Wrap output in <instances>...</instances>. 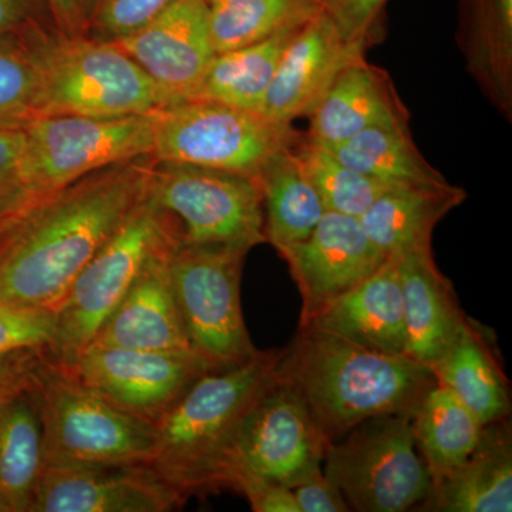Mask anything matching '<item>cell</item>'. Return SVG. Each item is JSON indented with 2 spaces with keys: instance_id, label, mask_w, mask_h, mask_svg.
<instances>
[{
  "instance_id": "cell-7",
  "label": "cell",
  "mask_w": 512,
  "mask_h": 512,
  "mask_svg": "<svg viewBox=\"0 0 512 512\" xmlns=\"http://www.w3.org/2000/svg\"><path fill=\"white\" fill-rule=\"evenodd\" d=\"M23 126L26 154L22 192L13 208L55 194L110 165L151 156L156 113L121 117L40 116Z\"/></svg>"
},
{
  "instance_id": "cell-31",
  "label": "cell",
  "mask_w": 512,
  "mask_h": 512,
  "mask_svg": "<svg viewBox=\"0 0 512 512\" xmlns=\"http://www.w3.org/2000/svg\"><path fill=\"white\" fill-rule=\"evenodd\" d=\"M323 0H222L210 6V32L215 53L262 42L311 22Z\"/></svg>"
},
{
  "instance_id": "cell-24",
  "label": "cell",
  "mask_w": 512,
  "mask_h": 512,
  "mask_svg": "<svg viewBox=\"0 0 512 512\" xmlns=\"http://www.w3.org/2000/svg\"><path fill=\"white\" fill-rule=\"evenodd\" d=\"M457 42L474 82L511 120L512 0H458Z\"/></svg>"
},
{
  "instance_id": "cell-32",
  "label": "cell",
  "mask_w": 512,
  "mask_h": 512,
  "mask_svg": "<svg viewBox=\"0 0 512 512\" xmlns=\"http://www.w3.org/2000/svg\"><path fill=\"white\" fill-rule=\"evenodd\" d=\"M293 151L326 211L359 218L380 194L392 188L343 164L305 134Z\"/></svg>"
},
{
  "instance_id": "cell-42",
  "label": "cell",
  "mask_w": 512,
  "mask_h": 512,
  "mask_svg": "<svg viewBox=\"0 0 512 512\" xmlns=\"http://www.w3.org/2000/svg\"><path fill=\"white\" fill-rule=\"evenodd\" d=\"M37 26H50L39 0H0V37L22 35Z\"/></svg>"
},
{
  "instance_id": "cell-35",
  "label": "cell",
  "mask_w": 512,
  "mask_h": 512,
  "mask_svg": "<svg viewBox=\"0 0 512 512\" xmlns=\"http://www.w3.org/2000/svg\"><path fill=\"white\" fill-rule=\"evenodd\" d=\"M53 333L55 312L0 302V355L25 346L49 349Z\"/></svg>"
},
{
  "instance_id": "cell-22",
  "label": "cell",
  "mask_w": 512,
  "mask_h": 512,
  "mask_svg": "<svg viewBox=\"0 0 512 512\" xmlns=\"http://www.w3.org/2000/svg\"><path fill=\"white\" fill-rule=\"evenodd\" d=\"M424 512H511L512 433L508 419L481 427L471 456L456 470L434 481Z\"/></svg>"
},
{
  "instance_id": "cell-1",
  "label": "cell",
  "mask_w": 512,
  "mask_h": 512,
  "mask_svg": "<svg viewBox=\"0 0 512 512\" xmlns=\"http://www.w3.org/2000/svg\"><path fill=\"white\" fill-rule=\"evenodd\" d=\"M151 156L110 165L0 214V302L55 312L76 276L147 194Z\"/></svg>"
},
{
  "instance_id": "cell-40",
  "label": "cell",
  "mask_w": 512,
  "mask_h": 512,
  "mask_svg": "<svg viewBox=\"0 0 512 512\" xmlns=\"http://www.w3.org/2000/svg\"><path fill=\"white\" fill-rule=\"evenodd\" d=\"M299 512H348L342 491L326 477L322 468L291 488Z\"/></svg>"
},
{
  "instance_id": "cell-21",
  "label": "cell",
  "mask_w": 512,
  "mask_h": 512,
  "mask_svg": "<svg viewBox=\"0 0 512 512\" xmlns=\"http://www.w3.org/2000/svg\"><path fill=\"white\" fill-rule=\"evenodd\" d=\"M402 284L406 356L433 369L456 342L464 315L450 279L430 249L397 259Z\"/></svg>"
},
{
  "instance_id": "cell-6",
  "label": "cell",
  "mask_w": 512,
  "mask_h": 512,
  "mask_svg": "<svg viewBox=\"0 0 512 512\" xmlns=\"http://www.w3.org/2000/svg\"><path fill=\"white\" fill-rule=\"evenodd\" d=\"M35 394L45 466H150L153 461L156 427L107 402L50 356Z\"/></svg>"
},
{
  "instance_id": "cell-37",
  "label": "cell",
  "mask_w": 512,
  "mask_h": 512,
  "mask_svg": "<svg viewBox=\"0 0 512 512\" xmlns=\"http://www.w3.org/2000/svg\"><path fill=\"white\" fill-rule=\"evenodd\" d=\"M47 348L25 346L0 355V410L23 394L35 392L49 359Z\"/></svg>"
},
{
  "instance_id": "cell-20",
  "label": "cell",
  "mask_w": 512,
  "mask_h": 512,
  "mask_svg": "<svg viewBox=\"0 0 512 512\" xmlns=\"http://www.w3.org/2000/svg\"><path fill=\"white\" fill-rule=\"evenodd\" d=\"M299 325L328 330L370 350L406 356L403 293L397 259L336 296Z\"/></svg>"
},
{
  "instance_id": "cell-13",
  "label": "cell",
  "mask_w": 512,
  "mask_h": 512,
  "mask_svg": "<svg viewBox=\"0 0 512 512\" xmlns=\"http://www.w3.org/2000/svg\"><path fill=\"white\" fill-rule=\"evenodd\" d=\"M328 446L301 397L276 375L242 423L234 460L293 488L322 468Z\"/></svg>"
},
{
  "instance_id": "cell-12",
  "label": "cell",
  "mask_w": 512,
  "mask_h": 512,
  "mask_svg": "<svg viewBox=\"0 0 512 512\" xmlns=\"http://www.w3.org/2000/svg\"><path fill=\"white\" fill-rule=\"evenodd\" d=\"M62 366L107 402L153 426L198 377L211 372L194 352L96 345Z\"/></svg>"
},
{
  "instance_id": "cell-17",
  "label": "cell",
  "mask_w": 512,
  "mask_h": 512,
  "mask_svg": "<svg viewBox=\"0 0 512 512\" xmlns=\"http://www.w3.org/2000/svg\"><path fill=\"white\" fill-rule=\"evenodd\" d=\"M360 56L365 49L345 40L322 10L286 47L259 113L282 124L311 116L339 73Z\"/></svg>"
},
{
  "instance_id": "cell-14",
  "label": "cell",
  "mask_w": 512,
  "mask_h": 512,
  "mask_svg": "<svg viewBox=\"0 0 512 512\" xmlns=\"http://www.w3.org/2000/svg\"><path fill=\"white\" fill-rule=\"evenodd\" d=\"M301 293V322L355 288L386 261L359 218L326 211L305 241L279 249Z\"/></svg>"
},
{
  "instance_id": "cell-4",
  "label": "cell",
  "mask_w": 512,
  "mask_h": 512,
  "mask_svg": "<svg viewBox=\"0 0 512 512\" xmlns=\"http://www.w3.org/2000/svg\"><path fill=\"white\" fill-rule=\"evenodd\" d=\"M32 42L42 80L37 117L136 116L180 103L116 43L50 26L37 28Z\"/></svg>"
},
{
  "instance_id": "cell-2",
  "label": "cell",
  "mask_w": 512,
  "mask_h": 512,
  "mask_svg": "<svg viewBox=\"0 0 512 512\" xmlns=\"http://www.w3.org/2000/svg\"><path fill=\"white\" fill-rule=\"evenodd\" d=\"M276 375L301 397L328 444L373 417L412 414L437 383L430 367L407 356L363 348L312 325H299Z\"/></svg>"
},
{
  "instance_id": "cell-25",
  "label": "cell",
  "mask_w": 512,
  "mask_h": 512,
  "mask_svg": "<svg viewBox=\"0 0 512 512\" xmlns=\"http://www.w3.org/2000/svg\"><path fill=\"white\" fill-rule=\"evenodd\" d=\"M431 370L437 383L447 387L481 426L510 417V383L494 340L480 323L467 318L456 342Z\"/></svg>"
},
{
  "instance_id": "cell-5",
  "label": "cell",
  "mask_w": 512,
  "mask_h": 512,
  "mask_svg": "<svg viewBox=\"0 0 512 512\" xmlns=\"http://www.w3.org/2000/svg\"><path fill=\"white\" fill-rule=\"evenodd\" d=\"M177 224L147 194L76 276L55 311L49 352L69 365L92 345L147 262L180 242Z\"/></svg>"
},
{
  "instance_id": "cell-18",
  "label": "cell",
  "mask_w": 512,
  "mask_h": 512,
  "mask_svg": "<svg viewBox=\"0 0 512 512\" xmlns=\"http://www.w3.org/2000/svg\"><path fill=\"white\" fill-rule=\"evenodd\" d=\"M305 137L335 146L373 127H409L410 114L393 80L365 56L350 62L313 110Z\"/></svg>"
},
{
  "instance_id": "cell-15",
  "label": "cell",
  "mask_w": 512,
  "mask_h": 512,
  "mask_svg": "<svg viewBox=\"0 0 512 512\" xmlns=\"http://www.w3.org/2000/svg\"><path fill=\"white\" fill-rule=\"evenodd\" d=\"M187 498L148 464L45 466L32 512H168Z\"/></svg>"
},
{
  "instance_id": "cell-33",
  "label": "cell",
  "mask_w": 512,
  "mask_h": 512,
  "mask_svg": "<svg viewBox=\"0 0 512 512\" xmlns=\"http://www.w3.org/2000/svg\"><path fill=\"white\" fill-rule=\"evenodd\" d=\"M37 28L0 37V124H25L39 113L42 80L32 42Z\"/></svg>"
},
{
  "instance_id": "cell-29",
  "label": "cell",
  "mask_w": 512,
  "mask_h": 512,
  "mask_svg": "<svg viewBox=\"0 0 512 512\" xmlns=\"http://www.w3.org/2000/svg\"><path fill=\"white\" fill-rule=\"evenodd\" d=\"M328 148L343 164L390 187L448 184L414 143L409 127H373Z\"/></svg>"
},
{
  "instance_id": "cell-43",
  "label": "cell",
  "mask_w": 512,
  "mask_h": 512,
  "mask_svg": "<svg viewBox=\"0 0 512 512\" xmlns=\"http://www.w3.org/2000/svg\"><path fill=\"white\" fill-rule=\"evenodd\" d=\"M205 2L208 3V5H215V3H220L222 0H205Z\"/></svg>"
},
{
  "instance_id": "cell-41",
  "label": "cell",
  "mask_w": 512,
  "mask_h": 512,
  "mask_svg": "<svg viewBox=\"0 0 512 512\" xmlns=\"http://www.w3.org/2000/svg\"><path fill=\"white\" fill-rule=\"evenodd\" d=\"M56 32L66 36H87L94 0H39Z\"/></svg>"
},
{
  "instance_id": "cell-9",
  "label": "cell",
  "mask_w": 512,
  "mask_h": 512,
  "mask_svg": "<svg viewBox=\"0 0 512 512\" xmlns=\"http://www.w3.org/2000/svg\"><path fill=\"white\" fill-rule=\"evenodd\" d=\"M322 470L350 510L359 512L416 511L433 485L414 440L412 414L363 421L329 444Z\"/></svg>"
},
{
  "instance_id": "cell-26",
  "label": "cell",
  "mask_w": 512,
  "mask_h": 512,
  "mask_svg": "<svg viewBox=\"0 0 512 512\" xmlns=\"http://www.w3.org/2000/svg\"><path fill=\"white\" fill-rule=\"evenodd\" d=\"M293 148L274 154L256 175L266 212V242L276 251L305 241L326 212Z\"/></svg>"
},
{
  "instance_id": "cell-34",
  "label": "cell",
  "mask_w": 512,
  "mask_h": 512,
  "mask_svg": "<svg viewBox=\"0 0 512 512\" xmlns=\"http://www.w3.org/2000/svg\"><path fill=\"white\" fill-rule=\"evenodd\" d=\"M174 0H94L87 36L116 42L157 18Z\"/></svg>"
},
{
  "instance_id": "cell-27",
  "label": "cell",
  "mask_w": 512,
  "mask_h": 512,
  "mask_svg": "<svg viewBox=\"0 0 512 512\" xmlns=\"http://www.w3.org/2000/svg\"><path fill=\"white\" fill-rule=\"evenodd\" d=\"M302 28L217 53L188 100L215 101L259 113L286 47Z\"/></svg>"
},
{
  "instance_id": "cell-36",
  "label": "cell",
  "mask_w": 512,
  "mask_h": 512,
  "mask_svg": "<svg viewBox=\"0 0 512 512\" xmlns=\"http://www.w3.org/2000/svg\"><path fill=\"white\" fill-rule=\"evenodd\" d=\"M387 0H323V12L349 43L367 49L382 33Z\"/></svg>"
},
{
  "instance_id": "cell-19",
  "label": "cell",
  "mask_w": 512,
  "mask_h": 512,
  "mask_svg": "<svg viewBox=\"0 0 512 512\" xmlns=\"http://www.w3.org/2000/svg\"><path fill=\"white\" fill-rule=\"evenodd\" d=\"M173 247L147 262L90 346L192 352L168 272V252Z\"/></svg>"
},
{
  "instance_id": "cell-28",
  "label": "cell",
  "mask_w": 512,
  "mask_h": 512,
  "mask_svg": "<svg viewBox=\"0 0 512 512\" xmlns=\"http://www.w3.org/2000/svg\"><path fill=\"white\" fill-rule=\"evenodd\" d=\"M43 466V429L35 392L0 410V512H32Z\"/></svg>"
},
{
  "instance_id": "cell-10",
  "label": "cell",
  "mask_w": 512,
  "mask_h": 512,
  "mask_svg": "<svg viewBox=\"0 0 512 512\" xmlns=\"http://www.w3.org/2000/svg\"><path fill=\"white\" fill-rule=\"evenodd\" d=\"M292 124L208 100H184L156 113L151 157L256 178L274 154L298 146Z\"/></svg>"
},
{
  "instance_id": "cell-23",
  "label": "cell",
  "mask_w": 512,
  "mask_h": 512,
  "mask_svg": "<svg viewBox=\"0 0 512 512\" xmlns=\"http://www.w3.org/2000/svg\"><path fill=\"white\" fill-rule=\"evenodd\" d=\"M467 194L450 183L440 187H392L376 198L359 221L387 259L431 248L434 228Z\"/></svg>"
},
{
  "instance_id": "cell-3",
  "label": "cell",
  "mask_w": 512,
  "mask_h": 512,
  "mask_svg": "<svg viewBox=\"0 0 512 512\" xmlns=\"http://www.w3.org/2000/svg\"><path fill=\"white\" fill-rule=\"evenodd\" d=\"M282 350H259L248 362L198 377L156 424L150 466L185 498L227 488L239 431L251 407L276 380Z\"/></svg>"
},
{
  "instance_id": "cell-39",
  "label": "cell",
  "mask_w": 512,
  "mask_h": 512,
  "mask_svg": "<svg viewBox=\"0 0 512 512\" xmlns=\"http://www.w3.org/2000/svg\"><path fill=\"white\" fill-rule=\"evenodd\" d=\"M25 154V126L0 124V214L19 201Z\"/></svg>"
},
{
  "instance_id": "cell-30",
  "label": "cell",
  "mask_w": 512,
  "mask_h": 512,
  "mask_svg": "<svg viewBox=\"0 0 512 512\" xmlns=\"http://www.w3.org/2000/svg\"><path fill=\"white\" fill-rule=\"evenodd\" d=\"M412 427L434 483L471 456L483 426L447 387L434 383L413 410Z\"/></svg>"
},
{
  "instance_id": "cell-16",
  "label": "cell",
  "mask_w": 512,
  "mask_h": 512,
  "mask_svg": "<svg viewBox=\"0 0 512 512\" xmlns=\"http://www.w3.org/2000/svg\"><path fill=\"white\" fill-rule=\"evenodd\" d=\"M113 43L178 101L190 99L217 55L205 0H174L144 28Z\"/></svg>"
},
{
  "instance_id": "cell-8",
  "label": "cell",
  "mask_w": 512,
  "mask_h": 512,
  "mask_svg": "<svg viewBox=\"0 0 512 512\" xmlns=\"http://www.w3.org/2000/svg\"><path fill=\"white\" fill-rule=\"evenodd\" d=\"M249 249L177 242L168 272L192 352L211 370L248 362L259 352L241 306V279Z\"/></svg>"
},
{
  "instance_id": "cell-38",
  "label": "cell",
  "mask_w": 512,
  "mask_h": 512,
  "mask_svg": "<svg viewBox=\"0 0 512 512\" xmlns=\"http://www.w3.org/2000/svg\"><path fill=\"white\" fill-rule=\"evenodd\" d=\"M227 488L247 498L255 512H299L291 488L285 487L251 470L241 461H232Z\"/></svg>"
},
{
  "instance_id": "cell-11",
  "label": "cell",
  "mask_w": 512,
  "mask_h": 512,
  "mask_svg": "<svg viewBox=\"0 0 512 512\" xmlns=\"http://www.w3.org/2000/svg\"><path fill=\"white\" fill-rule=\"evenodd\" d=\"M148 195L173 218L184 244L251 251L266 242L262 192L254 177L156 161Z\"/></svg>"
}]
</instances>
